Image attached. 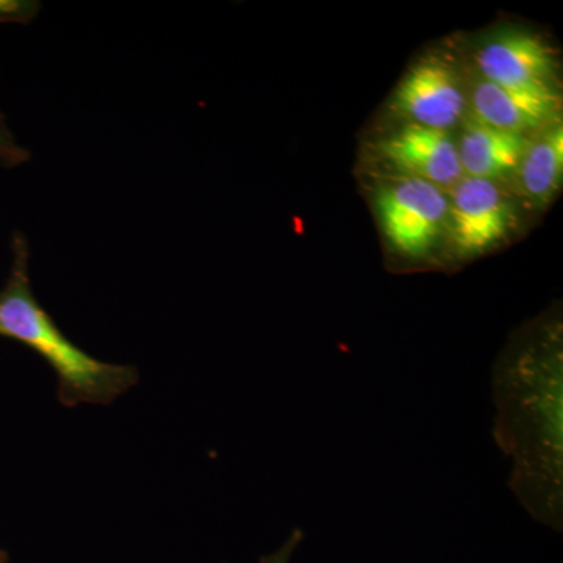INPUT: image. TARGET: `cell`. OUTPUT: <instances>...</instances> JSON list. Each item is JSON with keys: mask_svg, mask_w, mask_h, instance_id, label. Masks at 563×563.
<instances>
[{"mask_svg": "<svg viewBox=\"0 0 563 563\" xmlns=\"http://www.w3.org/2000/svg\"><path fill=\"white\" fill-rule=\"evenodd\" d=\"M559 332L506 352L493 373V437L512 459L509 487L533 520L562 531L563 366Z\"/></svg>", "mask_w": 563, "mask_h": 563, "instance_id": "1", "label": "cell"}, {"mask_svg": "<svg viewBox=\"0 0 563 563\" xmlns=\"http://www.w3.org/2000/svg\"><path fill=\"white\" fill-rule=\"evenodd\" d=\"M9 279L0 290V336L36 352L57 374L58 401L109 406L139 383L135 366L92 357L58 328L33 292L31 244L20 231L11 233Z\"/></svg>", "mask_w": 563, "mask_h": 563, "instance_id": "2", "label": "cell"}, {"mask_svg": "<svg viewBox=\"0 0 563 563\" xmlns=\"http://www.w3.org/2000/svg\"><path fill=\"white\" fill-rule=\"evenodd\" d=\"M376 209L393 250L404 257L421 258L432 250L446 224L450 199L437 185L404 177L380 188Z\"/></svg>", "mask_w": 563, "mask_h": 563, "instance_id": "3", "label": "cell"}, {"mask_svg": "<svg viewBox=\"0 0 563 563\" xmlns=\"http://www.w3.org/2000/svg\"><path fill=\"white\" fill-rule=\"evenodd\" d=\"M446 222L455 254L470 258L506 239L515 224V211L495 181L462 177L451 196Z\"/></svg>", "mask_w": 563, "mask_h": 563, "instance_id": "4", "label": "cell"}, {"mask_svg": "<svg viewBox=\"0 0 563 563\" xmlns=\"http://www.w3.org/2000/svg\"><path fill=\"white\" fill-rule=\"evenodd\" d=\"M391 107L410 120V124L446 132L465 113L466 98L461 77L442 58H426L404 76L393 96Z\"/></svg>", "mask_w": 563, "mask_h": 563, "instance_id": "5", "label": "cell"}, {"mask_svg": "<svg viewBox=\"0 0 563 563\" xmlns=\"http://www.w3.org/2000/svg\"><path fill=\"white\" fill-rule=\"evenodd\" d=\"M484 80L509 90L555 91V55L539 35L509 31L485 41L476 54Z\"/></svg>", "mask_w": 563, "mask_h": 563, "instance_id": "6", "label": "cell"}, {"mask_svg": "<svg viewBox=\"0 0 563 563\" xmlns=\"http://www.w3.org/2000/svg\"><path fill=\"white\" fill-rule=\"evenodd\" d=\"M385 161L404 177L429 181L437 187L454 185L463 177L457 146L448 132L406 124L379 144Z\"/></svg>", "mask_w": 563, "mask_h": 563, "instance_id": "7", "label": "cell"}, {"mask_svg": "<svg viewBox=\"0 0 563 563\" xmlns=\"http://www.w3.org/2000/svg\"><path fill=\"white\" fill-rule=\"evenodd\" d=\"M559 106L558 91L509 90L487 80L473 91L476 121L521 135L554 120Z\"/></svg>", "mask_w": 563, "mask_h": 563, "instance_id": "8", "label": "cell"}, {"mask_svg": "<svg viewBox=\"0 0 563 563\" xmlns=\"http://www.w3.org/2000/svg\"><path fill=\"white\" fill-rule=\"evenodd\" d=\"M529 141L521 133L499 131L484 122L466 125L457 146L462 172L468 177L495 181L520 168Z\"/></svg>", "mask_w": 563, "mask_h": 563, "instance_id": "9", "label": "cell"}, {"mask_svg": "<svg viewBox=\"0 0 563 563\" xmlns=\"http://www.w3.org/2000/svg\"><path fill=\"white\" fill-rule=\"evenodd\" d=\"M521 190L533 202L547 203L562 184L563 131L554 125L536 143H529L518 168Z\"/></svg>", "mask_w": 563, "mask_h": 563, "instance_id": "10", "label": "cell"}, {"mask_svg": "<svg viewBox=\"0 0 563 563\" xmlns=\"http://www.w3.org/2000/svg\"><path fill=\"white\" fill-rule=\"evenodd\" d=\"M31 151L21 146L20 141L11 131L5 114L0 111V166L7 169H14L31 161Z\"/></svg>", "mask_w": 563, "mask_h": 563, "instance_id": "11", "label": "cell"}, {"mask_svg": "<svg viewBox=\"0 0 563 563\" xmlns=\"http://www.w3.org/2000/svg\"><path fill=\"white\" fill-rule=\"evenodd\" d=\"M40 11L36 0H0V24H31Z\"/></svg>", "mask_w": 563, "mask_h": 563, "instance_id": "12", "label": "cell"}, {"mask_svg": "<svg viewBox=\"0 0 563 563\" xmlns=\"http://www.w3.org/2000/svg\"><path fill=\"white\" fill-rule=\"evenodd\" d=\"M303 539H306V533H303L302 529H292V532L279 550L274 551L273 554L263 555L258 563H290L292 555L301 547Z\"/></svg>", "mask_w": 563, "mask_h": 563, "instance_id": "13", "label": "cell"}, {"mask_svg": "<svg viewBox=\"0 0 563 563\" xmlns=\"http://www.w3.org/2000/svg\"><path fill=\"white\" fill-rule=\"evenodd\" d=\"M0 563H9V555L3 553V551H0Z\"/></svg>", "mask_w": 563, "mask_h": 563, "instance_id": "14", "label": "cell"}]
</instances>
